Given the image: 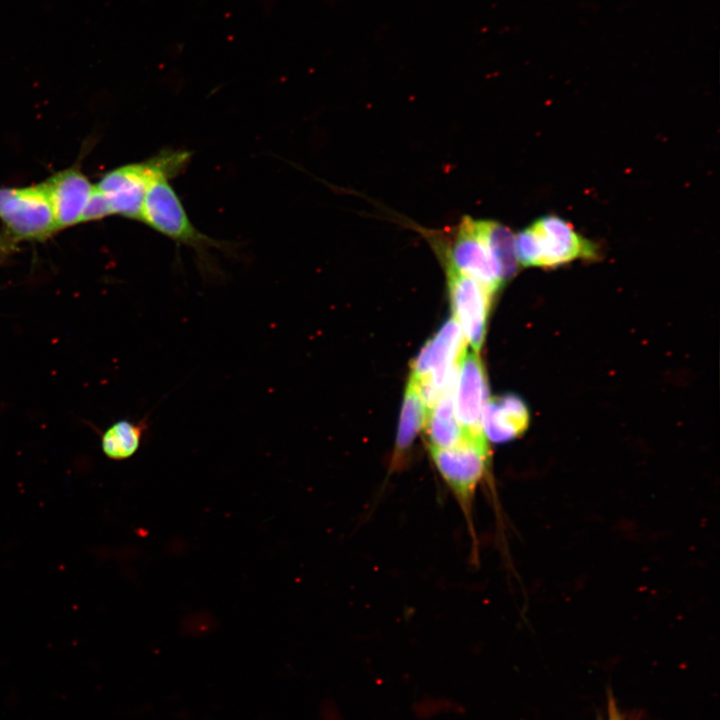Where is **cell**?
Here are the masks:
<instances>
[{"instance_id":"obj_13","label":"cell","mask_w":720,"mask_h":720,"mask_svg":"<svg viewBox=\"0 0 720 720\" xmlns=\"http://www.w3.org/2000/svg\"><path fill=\"white\" fill-rule=\"evenodd\" d=\"M148 417L137 421L122 419L111 424L101 436V448L109 459L122 461L132 457L148 431Z\"/></svg>"},{"instance_id":"obj_18","label":"cell","mask_w":720,"mask_h":720,"mask_svg":"<svg viewBox=\"0 0 720 720\" xmlns=\"http://www.w3.org/2000/svg\"><path fill=\"white\" fill-rule=\"evenodd\" d=\"M10 188H0V207L4 200L6 199L7 195L9 194Z\"/></svg>"},{"instance_id":"obj_15","label":"cell","mask_w":720,"mask_h":720,"mask_svg":"<svg viewBox=\"0 0 720 720\" xmlns=\"http://www.w3.org/2000/svg\"><path fill=\"white\" fill-rule=\"evenodd\" d=\"M109 215H112L109 204L96 185H94L92 194L83 211L81 223L99 220Z\"/></svg>"},{"instance_id":"obj_10","label":"cell","mask_w":720,"mask_h":720,"mask_svg":"<svg viewBox=\"0 0 720 720\" xmlns=\"http://www.w3.org/2000/svg\"><path fill=\"white\" fill-rule=\"evenodd\" d=\"M529 412L518 396L507 394L488 399L482 412V429L486 439L503 443L526 431Z\"/></svg>"},{"instance_id":"obj_12","label":"cell","mask_w":720,"mask_h":720,"mask_svg":"<svg viewBox=\"0 0 720 720\" xmlns=\"http://www.w3.org/2000/svg\"><path fill=\"white\" fill-rule=\"evenodd\" d=\"M476 225L504 284L516 274L518 269L512 231L504 224L493 220H476Z\"/></svg>"},{"instance_id":"obj_6","label":"cell","mask_w":720,"mask_h":720,"mask_svg":"<svg viewBox=\"0 0 720 720\" xmlns=\"http://www.w3.org/2000/svg\"><path fill=\"white\" fill-rule=\"evenodd\" d=\"M531 228L537 240L539 267H555L576 259H593L598 256L595 244L577 233L561 217L543 216Z\"/></svg>"},{"instance_id":"obj_8","label":"cell","mask_w":720,"mask_h":720,"mask_svg":"<svg viewBox=\"0 0 720 720\" xmlns=\"http://www.w3.org/2000/svg\"><path fill=\"white\" fill-rule=\"evenodd\" d=\"M488 399L484 366L478 353L466 350L459 362L454 409L456 418L467 435L484 434L481 419Z\"/></svg>"},{"instance_id":"obj_16","label":"cell","mask_w":720,"mask_h":720,"mask_svg":"<svg viewBox=\"0 0 720 720\" xmlns=\"http://www.w3.org/2000/svg\"><path fill=\"white\" fill-rule=\"evenodd\" d=\"M606 720H631L619 708L612 695L608 697V709Z\"/></svg>"},{"instance_id":"obj_4","label":"cell","mask_w":720,"mask_h":720,"mask_svg":"<svg viewBox=\"0 0 720 720\" xmlns=\"http://www.w3.org/2000/svg\"><path fill=\"white\" fill-rule=\"evenodd\" d=\"M0 219L14 240H41L58 230L44 183L10 188L0 207Z\"/></svg>"},{"instance_id":"obj_9","label":"cell","mask_w":720,"mask_h":720,"mask_svg":"<svg viewBox=\"0 0 720 720\" xmlns=\"http://www.w3.org/2000/svg\"><path fill=\"white\" fill-rule=\"evenodd\" d=\"M58 229L81 223L94 185L78 169H67L44 182Z\"/></svg>"},{"instance_id":"obj_7","label":"cell","mask_w":720,"mask_h":720,"mask_svg":"<svg viewBox=\"0 0 720 720\" xmlns=\"http://www.w3.org/2000/svg\"><path fill=\"white\" fill-rule=\"evenodd\" d=\"M455 232L448 251V267L476 280L494 295L503 282L478 232L476 220L464 216Z\"/></svg>"},{"instance_id":"obj_14","label":"cell","mask_w":720,"mask_h":720,"mask_svg":"<svg viewBox=\"0 0 720 720\" xmlns=\"http://www.w3.org/2000/svg\"><path fill=\"white\" fill-rule=\"evenodd\" d=\"M427 416V409L416 385L409 380L401 408L393 464H401L402 458L421 428Z\"/></svg>"},{"instance_id":"obj_5","label":"cell","mask_w":720,"mask_h":720,"mask_svg":"<svg viewBox=\"0 0 720 720\" xmlns=\"http://www.w3.org/2000/svg\"><path fill=\"white\" fill-rule=\"evenodd\" d=\"M448 287L454 319L473 351L481 349L493 294L476 280L448 267Z\"/></svg>"},{"instance_id":"obj_11","label":"cell","mask_w":720,"mask_h":720,"mask_svg":"<svg viewBox=\"0 0 720 720\" xmlns=\"http://www.w3.org/2000/svg\"><path fill=\"white\" fill-rule=\"evenodd\" d=\"M457 375L448 381L427 413L423 429L429 448H449L471 436L464 432L455 415L454 390Z\"/></svg>"},{"instance_id":"obj_2","label":"cell","mask_w":720,"mask_h":720,"mask_svg":"<svg viewBox=\"0 0 720 720\" xmlns=\"http://www.w3.org/2000/svg\"><path fill=\"white\" fill-rule=\"evenodd\" d=\"M191 159L184 150L166 149L140 162L127 164L106 173L96 185L109 204L112 215L141 221L149 186L183 172Z\"/></svg>"},{"instance_id":"obj_3","label":"cell","mask_w":720,"mask_h":720,"mask_svg":"<svg viewBox=\"0 0 720 720\" xmlns=\"http://www.w3.org/2000/svg\"><path fill=\"white\" fill-rule=\"evenodd\" d=\"M429 450L436 469L456 497L466 519L471 521L472 500L488 469V440L484 434L471 435L452 447Z\"/></svg>"},{"instance_id":"obj_17","label":"cell","mask_w":720,"mask_h":720,"mask_svg":"<svg viewBox=\"0 0 720 720\" xmlns=\"http://www.w3.org/2000/svg\"><path fill=\"white\" fill-rule=\"evenodd\" d=\"M13 238H11L7 233L4 235H0V258L7 254L9 250L13 246Z\"/></svg>"},{"instance_id":"obj_1","label":"cell","mask_w":720,"mask_h":720,"mask_svg":"<svg viewBox=\"0 0 720 720\" xmlns=\"http://www.w3.org/2000/svg\"><path fill=\"white\" fill-rule=\"evenodd\" d=\"M141 221L176 243L194 249L201 274L208 280H216L221 275L210 250L234 254L231 243L218 241L196 229L168 179L156 180L149 186Z\"/></svg>"}]
</instances>
